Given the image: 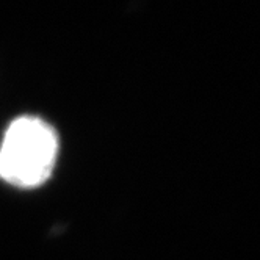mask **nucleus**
Wrapping results in <instances>:
<instances>
[{"mask_svg": "<svg viewBox=\"0 0 260 260\" xmlns=\"http://www.w3.org/2000/svg\"><path fill=\"white\" fill-rule=\"evenodd\" d=\"M58 157V135L44 119L21 116L10 124L0 144V179L19 188L43 185Z\"/></svg>", "mask_w": 260, "mask_h": 260, "instance_id": "f257e3e1", "label": "nucleus"}]
</instances>
